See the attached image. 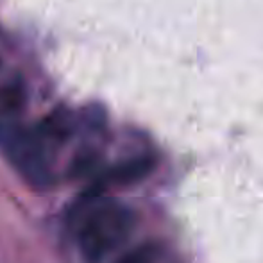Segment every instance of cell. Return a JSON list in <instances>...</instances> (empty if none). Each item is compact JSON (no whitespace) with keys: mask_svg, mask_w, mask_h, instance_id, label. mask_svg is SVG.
Masks as SVG:
<instances>
[{"mask_svg":"<svg viewBox=\"0 0 263 263\" xmlns=\"http://www.w3.org/2000/svg\"><path fill=\"white\" fill-rule=\"evenodd\" d=\"M156 166V158L143 154V156H136L131 159H125L122 163H117L111 168L102 170L95 179L102 183L107 188L109 184H118V186H129V184H136L143 181L145 177L151 176V172Z\"/></svg>","mask_w":263,"mask_h":263,"instance_id":"cell-3","label":"cell"},{"mask_svg":"<svg viewBox=\"0 0 263 263\" xmlns=\"http://www.w3.org/2000/svg\"><path fill=\"white\" fill-rule=\"evenodd\" d=\"M77 243L86 263H102L131 236L136 215L129 206L84 192L72 210Z\"/></svg>","mask_w":263,"mask_h":263,"instance_id":"cell-1","label":"cell"},{"mask_svg":"<svg viewBox=\"0 0 263 263\" xmlns=\"http://www.w3.org/2000/svg\"><path fill=\"white\" fill-rule=\"evenodd\" d=\"M49 151L38 133L25 127L18 117L0 115V153L34 188L54 184Z\"/></svg>","mask_w":263,"mask_h":263,"instance_id":"cell-2","label":"cell"},{"mask_svg":"<svg viewBox=\"0 0 263 263\" xmlns=\"http://www.w3.org/2000/svg\"><path fill=\"white\" fill-rule=\"evenodd\" d=\"M159 254H161V251H159L158 243L147 242L125 253L115 263H156L159 260Z\"/></svg>","mask_w":263,"mask_h":263,"instance_id":"cell-7","label":"cell"},{"mask_svg":"<svg viewBox=\"0 0 263 263\" xmlns=\"http://www.w3.org/2000/svg\"><path fill=\"white\" fill-rule=\"evenodd\" d=\"M102 156L99 151L95 149H84L73 156L72 163H70L68 174L72 179H81L86 176H99V168H101Z\"/></svg>","mask_w":263,"mask_h":263,"instance_id":"cell-6","label":"cell"},{"mask_svg":"<svg viewBox=\"0 0 263 263\" xmlns=\"http://www.w3.org/2000/svg\"><path fill=\"white\" fill-rule=\"evenodd\" d=\"M25 106V88L22 81H9L0 86V115L16 117Z\"/></svg>","mask_w":263,"mask_h":263,"instance_id":"cell-5","label":"cell"},{"mask_svg":"<svg viewBox=\"0 0 263 263\" xmlns=\"http://www.w3.org/2000/svg\"><path fill=\"white\" fill-rule=\"evenodd\" d=\"M47 147H61L73 136L76 120L66 109H55L47 115L34 129Z\"/></svg>","mask_w":263,"mask_h":263,"instance_id":"cell-4","label":"cell"}]
</instances>
